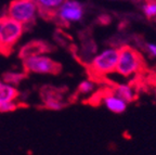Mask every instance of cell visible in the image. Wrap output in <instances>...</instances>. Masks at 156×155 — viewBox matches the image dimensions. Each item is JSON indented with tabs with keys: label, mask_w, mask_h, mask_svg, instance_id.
Returning a JSON list of instances; mask_svg holds the SVG:
<instances>
[{
	"label": "cell",
	"mask_w": 156,
	"mask_h": 155,
	"mask_svg": "<svg viewBox=\"0 0 156 155\" xmlns=\"http://www.w3.org/2000/svg\"><path fill=\"white\" fill-rule=\"evenodd\" d=\"M142 68L141 54L129 46H124L118 49V61L116 72L122 77H131L139 73Z\"/></svg>",
	"instance_id": "6da1fadb"
},
{
	"label": "cell",
	"mask_w": 156,
	"mask_h": 155,
	"mask_svg": "<svg viewBox=\"0 0 156 155\" xmlns=\"http://www.w3.org/2000/svg\"><path fill=\"white\" fill-rule=\"evenodd\" d=\"M5 15L24 26H28L35 23L39 11L33 0H13L8 5Z\"/></svg>",
	"instance_id": "7a4b0ae2"
},
{
	"label": "cell",
	"mask_w": 156,
	"mask_h": 155,
	"mask_svg": "<svg viewBox=\"0 0 156 155\" xmlns=\"http://www.w3.org/2000/svg\"><path fill=\"white\" fill-rule=\"evenodd\" d=\"M118 61V48L107 47L94 54L90 61V68L94 75L107 76L116 72Z\"/></svg>",
	"instance_id": "3957f363"
},
{
	"label": "cell",
	"mask_w": 156,
	"mask_h": 155,
	"mask_svg": "<svg viewBox=\"0 0 156 155\" xmlns=\"http://www.w3.org/2000/svg\"><path fill=\"white\" fill-rule=\"evenodd\" d=\"M25 26L5 15L0 24V52H9L24 34Z\"/></svg>",
	"instance_id": "277c9868"
},
{
	"label": "cell",
	"mask_w": 156,
	"mask_h": 155,
	"mask_svg": "<svg viewBox=\"0 0 156 155\" xmlns=\"http://www.w3.org/2000/svg\"><path fill=\"white\" fill-rule=\"evenodd\" d=\"M23 66L27 73L36 75H50L55 74L60 66L51 56L42 53H35L23 58Z\"/></svg>",
	"instance_id": "5b68a950"
},
{
	"label": "cell",
	"mask_w": 156,
	"mask_h": 155,
	"mask_svg": "<svg viewBox=\"0 0 156 155\" xmlns=\"http://www.w3.org/2000/svg\"><path fill=\"white\" fill-rule=\"evenodd\" d=\"M85 5L79 0H64L53 17L61 25L69 26L81 22L85 17Z\"/></svg>",
	"instance_id": "8992f818"
},
{
	"label": "cell",
	"mask_w": 156,
	"mask_h": 155,
	"mask_svg": "<svg viewBox=\"0 0 156 155\" xmlns=\"http://www.w3.org/2000/svg\"><path fill=\"white\" fill-rule=\"evenodd\" d=\"M102 104L106 107V110L113 114L120 115L124 114L128 109L129 103H127L125 100L116 96L114 92H107L102 97Z\"/></svg>",
	"instance_id": "52a82bcc"
},
{
	"label": "cell",
	"mask_w": 156,
	"mask_h": 155,
	"mask_svg": "<svg viewBox=\"0 0 156 155\" xmlns=\"http://www.w3.org/2000/svg\"><path fill=\"white\" fill-rule=\"evenodd\" d=\"M37 9L39 11V15L46 17H53L54 13L58 7L63 3L64 0H33Z\"/></svg>",
	"instance_id": "ba28073f"
},
{
	"label": "cell",
	"mask_w": 156,
	"mask_h": 155,
	"mask_svg": "<svg viewBox=\"0 0 156 155\" xmlns=\"http://www.w3.org/2000/svg\"><path fill=\"white\" fill-rule=\"evenodd\" d=\"M41 99L44 107L50 111H61L64 107L63 100L52 90H44Z\"/></svg>",
	"instance_id": "9c48e42d"
},
{
	"label": "cell",
	"mask_w": 156,
	"mask_h": 155,
	"mask_svg": "<svg viewBox=\"0 0 156 155\" xmlns=\"http://www.w3.org/2000/svg\"><path fill=\"white\" fill-rule=\"evenodd\" d=\"M19 98L16 87L10 85L3 79H0V104L9 101H15Z\"/></svg>",
	"instance_id": "30bf717a"
},
{
	"label": "cell",
	"mask_w": 156,
	"mask_h": 155,
	"mask_svg": "<svg viewBox=\"0 0 156 155\" xmlns=\"http://www.w3.org/2000/svg\"><path fill=\"white\" fill-rule=\"evenodd\" d=\"M113 92L129 104L131 102H133L136 98V90H134L133 86L130 85V84H118V85L115 86Z\"/></svg>",
	"instance_id": "8fae6325"
},
{
	"label": "cell",
	"mask_w": 156,
	"mask_h": 155,
	"mask_svg": "<svg viewBox=\"0 0 156 155\" xmlns=\"http://www.w3.org/2000/svg\"><path fill=\"white\" fill-rule=\"evenodd\" d=\"M25 78V75L21 72H16V70H10V72H7L3 75L2 79L5 81H7L8 84L13 86H19L21 82L23 81V79Z\"/></svg>",
	"instance_id": "7c38bea8"
},
{
	"label": "cell",
	"mask_w": 156,
	"mask_h": 155,
	"mask_svg": "<svg viewBox=\"0 0 156 155\" xmlns=\"http://www.w3.org/2000/svg\"><path fill=\"white\" fill-rule=\"evenodd\" d=\"M95 84L93 80L91 79H85L83 81H80V84L78 85L77 87V91L79 95L81 96H88L91 95L93 91L95 90Z\"/></svg>",
	"instance_id": "4fadbf2b"
},
{
	"label": "cell",
	"mask_w": 156,
	"mask_h": 155,
	"mask_svg": "<svg viewBox=\"0 0 156 155\" xmlns=\"http://www.w3.org/2000/svg\"><path fill=\"white\" fill-rule=\"evenodd\" d=\"M142 12L147 19H156V0H145L142 5Z\"/></svg>",
	"instance_id": "5bb4252c"
},
{
	"label": "cell",
	"mask_w": 156,
	"mask_h": 155,
	"mask_svg": "<svg viewBox=\"0 0 156 155\" xmlns=\"http://www.w3.org/2000/svg\"><path fill=\"white\" fill-rule=\"evenodd\" d=\"M19 107L16 100L15 101H9L0 104V113H11Z\"/></svg>",
	"instance_id": "9a60e30c"
},
{
	"label": "cell",
	"mask_w": 156,
	"mask_h": 155,
	"mask_svg": "<svg viewBox=\"0 0 156 155\" xmlns=\"http://www.w3.org/2000/svg\"><path fill=\"white\" fill-rule=\"evenodd\" d=\"M145 49H146V52L149 53V56L156 60V44L149 42V44L145 45Z\"/></svg>",
	"instance_id": "2e32d148"
},
{
	"label": "cell",
	"mask_w": 156,
	"mask_h": 155,
	"mask_svg": "<svg viewBox=\"0 0 156 155\" xmlns=\"http://www.w3.org/2000/svg\"><path fill=\"white\" fill-rule=\"evenodd\" d=\"M1 19H2V16H1V17H0V24H1Z\"/></svg>",
	"instance_id": "e0dca14e"
}]
</instances>
